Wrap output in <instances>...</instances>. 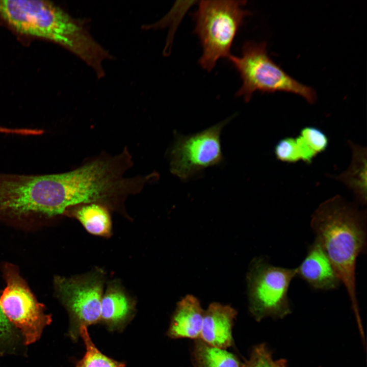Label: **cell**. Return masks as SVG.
Segmentation results:
<instances>
[{"label": "cell", "instance_id": "6da1fadb", "mask_svg": "<svg viewBox=\"0 0 367 367\" xmlns=\"http://www.w3.org/2000/svg\"><path fill=\"white\" fill-rule=\"evenodd\" d=\"M366 213L336 195L319 205L311 217L310 227L343 283L356 316V266L366 252Z\"/></svg>", "mask_w": 367, "mask_h": 367}, {"label": "cell", "instance_id": "7a4b0ae2", "mask_svg": "<svg viewBox=\"0 0 367 367\" xmlns=\"http://www.w3.org/2000/svg\"><path fill=\"white\" fill-rule=\"evenodd\" d=\"M0 18L21 35L48 40L73 53L90 67L103 58L105 49L85 22L49 1L0 0Z\"/></svg>", "mask_w": 367, "mask_h": 367}, {"label": "cell", "instance_id": "3957f363", "mask_svg": "<svg viewBox=\"0 0 367 367\" xmlns=\"http://www.w3.org/2000/svg\"><path fill=\"white\" fill-rule=\"evenodd\" d=\"M244 1H201L195 13V32L202 54L200 65L211 71L220 59L231 55L234 38L249 12L243 9Z\"/></svg>", "mask_w": 367, "mask_h": 367}, {"label": "cell", "instance_id": "277c9868", "mask_svg": "<svg viewBox=\"0 0 367 367\" xmlns=\"http://www.w3.org/2000/svg\"><path fill=\"white\" fill-rule=\"evenodd\" d=\"M235 67L242 81L237 96L249 101L256 91L292 93L313 103L317 99L315 90L303 85L284 72L268 55L267 44L246 41L242 48V56L230 55L227 58Z\"/></svg>", "mask_w": 367, "mask_h": 367}, {"label": "cell", "instance_id": "5b68a950", "mask_svg": "<svg viewBox=\"0 0 367 367\" xmlns=\"http://www.w3.org/2000/svg\"><path fill=\"white\" fill-rule=\"evenodd\" d=\"M296 268L274 266L265 257H254L247 274L249 308L256 321L271 316L283 318L291 312L287 293Z\"/></svg>", "mask_w": 367, "mask_h": 367}, {"label": "cell", "instance_id": "8992f818", "mask_svg": "<svg viewBox=\"0 0 367 367\" xmlns=\"http://www.w3.org/2000/svg\"><path fill=\"white\" fill-rule=\"evenodd\" d=\"M6 286L0 294V307L8 320L19 332L24 346L37 342L51 322L45 306L39 302L16 267L3 266Z\"/></svg>", "mask_w": 367, "mask_h": 367}, {"label": "cell", "instance_id": "52a82bcc", "mask_svg": "<svg viewBox=\"0 0 367 367\" xmlns=\"http://www.w3.org/2000/svg\"><path fill=\"white\" fill-rule=\"evenodd\" d=\"M54 285L58 298L69 315L68 334L76 341L80 336L81 327L100 322L103 287L102 272L70 278L57 276Z\"/></svg>", "mask_w": 367, "mask_h": 367}, {"label": "cell", "instance_id": "ba28073f", "mask_svg": "<svg viewBox=\"0 0 367 367\" xmlns=\"http://www.w3.org/2000/svg\"><path fill=\"white\" fill-rule=\"evenodd\" d=\"M231 118L198 133L177 135L169 151L171 173L180 179L191 178L223 160L220 135Z\"/></svg>", "mask_w": 367, "mask_h": 367}, {"label": "cell", "instance_id": "9c48e42d", "mask_svg": "<svg viewBox=\"0 0 367 367\" xmlns=\"http://www.w3.org/2000/svg\"><path fill=\"white\" fill-rule=\"evenodd\" d=\"M296 270V276L314 290H334L341 283L327 254L316 239L309 246L306 256Z\"/></svg>", "mask_w": 367, "mask_h": 367}, {"label": "cell", "instance_id": "30bf717a", "mask_svg": "<svg viewBox=\"0 0 367 367\" xmlns=\"http://www.w3.org/2000/svg\"><path fill=\"white\" fill-rule=\"evenodd\" d=\"M237 315L236 310L230 305L211 303L204 311L200 339L221 349L231 346L232 327Z\"/></svg>", "mask_w": 367, "mask_h": 367}, {"label": "cell", "instance_id": "8fae6325", "mask_svg": "<svg viewBox=\"0 0 367 367\" xmlns=\"http://www.w3.org/2000/svg\"><path fill=\"white\" fill-rule=\"evenodd\" d=\"M135 301L122 288L111 283L102 295L100 322L111 331H122L133 318Z\"/></svg>", "mask_w": 367, "mask_h": 367}, {"label": "cell", "instance_id": "7c38bea8", "mask_svg": "<svg viewBox=\"0 0 367 367\" xmlns=\"http://www.w3.org/2000/svg\"><path fill=\"white\" fill-rule=\"evenodd\" d=\"M204 311L196 297L186 295L177 303L167 335L173 339H200Z\"/></svg>", "mask_w": 367, "mask_h": 367}, {"label": "cell", "instance_id": "4fadbf2b", "mask_svg": "<svg viewBox=\"0 0 367 367\" xmlns=\"http://www.w3.org/2000/svg\"><path fill=\"white\" fill-rule=\"evenodd\" d=\"M352 150V159L349 168L336 179L354 192L358 202L366 203V148L348 142Z\"/></svg>", "mask_w": 367, "mask_h": 367}, {"label": "cell", "instance_id": "5bb4252c", "mask_svg": "<svg viewBox=\"0 0 367 367\" xmlns=\"http://www.w3.org/2000/svg\"><path fill=\"white\" fill-rule=\"evenodd\" d=\"M65 215L76 218L89 233L102 237L110 236L112 223L109 208L103 205L87 203L71 207Z\"/></svg>", "mask_w": 367, "mask_h": 367}, {"label": "cell", "instance_id": "9a60e30c", "mask_svg": "<svg viewBox=\"0 0 367 367\" xmlns=\"http://www.w3.org/2000/svg\"><path fill=\"white\" fill-rule=\"evenodd\" d=\"M192 354L194 367H243L233 353L209 345L200 339L195 340Z\"/></svg>", "mask_w": 367, "mask_h": 367}, {"label": "cell", "instance_id": "2e32d148", "mask_svg": "<svg viewBox=\"0 0 367 367\" xmlns=\"http://www.w3.org/2000/svg\"><path fill=\"white\" fill-rule=\"evenodd\" d=\"M86 348L83 357L78 361L75 367H125L123 362L116 361L102 353L93 344L87 330L82 326L80 330Z\"/></svg>", "mask_w": 367, "mask_h": 367}, {"label": "cell", "instance_id": "e0dca14e", "mask_svg": "<svg viewBox=\"0 0 367 367\" xmlns=\"http://www.w3.org/2000/svg\"><path fill=\"white\" fill-rule=\"evenodd\" d=\"M21 344L24 345L21 335L0 307V356L16 354Z\"/></svg>", "mask_w": 367, "mask_h": 367}, {"label": "cell", "instance_id": "ac0fdd59", "mask_svg": "<svg viewBox=\"0 0 367 367\" xmlns=\"http://www.w3.org/2000/svg\"><path fill=\"white\" fill-rule=\"evenodd\" d=\"M274 150L276 159L280 161L293 163L301 160L296 138L286 137L281 139L275 145Z\"/></svg>", "mask_w": 367, "mask_h": 367}, {"label": "cell", "instance_id": "d6986e66", "mask_svg": "<svg viewBox=\"0 0 367 367\" xmlns=\"http://www.w3.org/2000/svg\"><path fill=\"white\" fill-rule=\"evenodd\" d=\"M299 135L317 154L326 150L328 146L327 136L316 127H304L301 130Z\"/></svg>", "mask_w": 367, "mask_h": 367}, {"label": "cell", "instance_id": "ffe728a7", "mask_svg": "<svg viewBox=\"0 0 367 367\" xmlns=\"http://www.w3.org/2000/svg\"><path fill=\"white\" fill-rule=\"evenodd\" d=\"M273 362L270 352L263 344L253 348L249 359L243 364V367H273Z\"/></svg>", "mask_w": 367, "mask_h": 367}, {"label": "cell", "instance_id": "44dd1931", "mask_svg": "<svg viewBox=\"0 0 367 367\" xmlns=\"http://www.w3.org/2000/svg\"><path fill=\"white\" fill-rule=\"evenodd\" d=\"M273 367H286V362L284 359H279L273 362Z\"/></svg>", "mask_w": 367, "mask_h": 367}]
</instances>
